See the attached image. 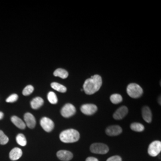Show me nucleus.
<instances>
[{
	"label": "nucleus",
	"mask_w": 161,
	"mask_h": 161,
	"mask_svg": "<svg viewBox=\"0 0 161 161\" xmlns=\"http://www.w3.org/2000/svg\"><path fill=\"white\" fill-rule=\"evenodd\" d=\"M22 156V151L20 148L15 147L10 151L9 153V158L13 161H17Z\"/></svg>",
	"instance_id": "nucleus-13"
},
{
	"label": "nucleus",
	"mask_w": 161,
	"mask_h": 161,
	"mask_svg": "<svg viewBox=\"0 0 161 161\" xmlns=\"http://www.w3.org/2000/svg\"><path fill=\"white\" fill-rule=\"evenodd\" d=\"M18 99V96L16 94H12L10 96H9L7 98L6 102L7 103H13L16 102Z\"/></svg>",
	"instance_id": "nucleus-25"
},
{
	"label": "nucleus",
	"mask_w": 161,
	"mask_h": 161,
	"mask_svg": "<svg viewBox=\"0 0 161 161\" xmlns=\"http://www.w3.org/2000/svg\"><path fill=\"white\" fill-rule=\"evenodd\" d=\"M44 104V100L40 97H36L32 99L31 102V108L33 109H38L40 108Z\"/></svg>",
	"instance_id": "nucleus-15"
},
{
	"label": "nucleus",
	"mask_w": 161,
	"mask_h": 161,
	"mask_svg": "<svg viewBox=\"0 0 161 161\" xmlns=\"http://www.w3.org/2000/svg\"><path fill=\"white\" fill-rule=\"evenodd\" d=\"M106 161H122V159L119 156H113L108 159Z\"/></svg>",
	"instance_id": "nucleus-26"
},
{
	"label": "nucleus",
	"mask_w": 161,
	"mask_h": 161,
	"mask_svg": "<svg viewBox=\"0 0 161 161\" xmlns=\"http://www.w3.org/2000/svg\"><path fill=\"white\" fill-rule=\"evenodd\" d=\"M90 150L96 154H106L109 152V147L103 143H94L90 146Z\"/></svg>",
	"instance_id": "nucleus-4"
},
{
	"label": "nucleus",
	"mask_w": 161,
	"mask_h": 161,
	"mask_svg": "<svg viewBox=\"0 0 161 161\" xmlns=\"http://www.w3.org/2000/svg\"><path fill=\"white\" fill-rule=\"evenodd\" d=\"M11 121L13 124H14L17 128L24 130L26 128V124L20 118L17 117L16 116H13L11 118Z\"/></svg>",
	"instance_id": "nucleus-16"
},
{
	"label": "nucleus",
	"mask_w": 161,
	"mask_h": 161,
	"mask_svg": "<svg viewBox=\"0 0 161 161\" xmlns=\"http://www.w3.org/2000/svg\"><path fill=\"white\" fill-rule=\"evenodd\" d=\"M76 113L75 106L70 103L66 104L61 110V115L64 118H69Z\"/></svg>",
	"instance_id": "nucleus-6"
},
{
	"label": "nucleus",
	"mask_w": 161,
	"mask_h": 161,
	"mask_svg": "<svg viewBox=\"0 0 161 161\" xmlns=\"http://www.w3.org/2000/svg\"><path fill=\"white\" fill-rule=\"evenodd\" d=\"M24 119L27 127L31 129L34 128L36 125V120L34 115L31 113H26L24 115Z\"/></svg>",
	"instance_id": "nucleus-10"
},
{
	"label": "nucleus",
	"mask_w": 161,
	"mask_h": 161,
	"mask_svg": "<svg viewBox=\"0 0 161 161\" xmlns=\"http://www.w3.org/2000/svg\"><path fill=\"white\" fill-rule=\"evenodd\" d=\"M86 161H98L97 159L94 157H88L86 159Z\"/></svg>",
	"instance_id": "nucleus-27"
},
{
	"label": "nucleus",
	"mask_w": 161,
	"mask_h": 161,
	"mask_svg": "<svg viewBox=\"0 0 161 161\" xmlns=\"http://www.w3.org/2000/svg\"><path fill=\"white\" fill-rule=\"evenodd\" d=\"M122 132V130L121 127L119 125L110 126L106 130V133L109 136H116L119 135Z\"/></svg>",
	"instance_id": "nucleus-12"
},
{
	"label": "nucleus",
	"mask_w": 161,
	"mask_h": 161,
	"mask_svg": "<svg viewBox=\"0 0 161 161\" xmlns=\"http://www.w3.org/2000/svg\"><path fill=\"white\" fill-rule=\"evenodd\" d=\"M57 156L61 161H69L73 158V154L68 150H61L58 152Z\"/></svg>",
	"instance_id": "nucleus-9"
},
{
	"label": "nucleus",
	"mask_w": 161,
	"mask_h": 161,
	"mask_svg": "<svg viewBox=\"0 0 161 161\" xmlns=\"http://www.w3.org/2000/svg\"><path fill=\"white\" fill-rule=\"evenodd\" d=\"M34 90V86L31 85H29V86H27L23 89L22 94H23V96H29L32 93Z\"/></svg>",
	"instance_id": "nucleus-23"
},
{
	"label": "nucleus",
	"mask_w": 161,
	"mask_h": 161,
	"mask_svg": "<svg viewBox=\"0 0 161 161\" xmlns=\"http://www.w3.org/2000/svg\"><path fill=\"white\" fill-rule=\"evenodd\" d=\"M97 110L96 105L93 104H85L80 107V111L85 115H92Z\"/></svg>",
	"instance_id": "nucleus-8"
},
{
	"label": "nucleus",
	"mask_w": 161,
	"mask_h": 161,
	"mask_svg": "<svg viewBox=\"0 0 161 161\" xmlns=\"http://www.w3.org/2000/svg\"><path fill=\"white\" fill-rule=\"evenodd\" d=\"M9 139L3 131L0 130V144L4 145L8 142Z\"/></svg>",
	"instance_id": "nucleus-24"
},
{
	"label": "nucleus",
	"mask_w": 161,
	"mask_h": 161,
	"mask_svg": "<svg viewBox=\"0 0 161 161\" xmlns=\"http://www.w3.org/2000/svg\"><path fill=\"white\" fill-rule=\"evenodd\" d=\"M161 151V142L160 141H154L150 144L148 148V153L150 156L155 157L158 155Z\"/></svg>",
	"instance_id": "nucleus-5"
},
{
	"label": "nucleus",
	"mask_w": 161,
	"mask_h": 161,
	"mask_svg": "<svg viewBox=\"0 0 161 161\" xmlns=\"http://www.w3.org/2000/svg\"><path fill=\"white\" fill-rule=\"evenodd\" d=\"M102 86V77L94 75L85 81L83 86V91L88 95H92L98 92Z\"/></svg>",
	"instance_id": "nucleus-1"
},
{
	"label": "nucleus",
	"mask_w": 161,
	"mask_h": 161,
	"mask_svg": "<svg viewBox=\"0 0 161 161\" xmlns=\"http://www.w3.org/2000/svg\"><path fill=\"white\" fill-rule=\"evenodd\" d=\"M51 86L54 90L58 91V92L64 93L67 91V88L66 86L60 84H58V82H52L51 84Z\"/></svg>",
	"instance_id": "nucleus-18"
},
{
	"label": "nucleus",
	"mask_w": 161,
	"mask_h": 161,
	"mask_svg": "<svg viewBox=\"0 0 161 161\" xmlns=\"http://www.w3.org/2000/svg\"><path fill=\"white\" fill-rule=\"evenodd\" d=\"M16 142L17 144L21 146H25L27 144V141L25 136L23 134H19L16 136Z\"/></svg>",
	"instance_id": "nucleus-20"
},
{
	"label": "nucleus",
	"mask_w": 161,
	"mask_h": 161,
	"mask_svg": "<svg viewBox=\"0 0 161 161\" xmlns=\"http://www.w3.org/2000/svg\"><path fill=\"white\" fill-rule=\"evenodd\" d=\"M47 98H48V100L49 101V102L51 104H55L58 103V99L57 96L54 92H48V94L47 95Z\"/></svg>",
	"instance_id": "nucleus-22"
},
{
	"label": "nucleus",
	"mask_w": 161,
	"mask_h": 161,
	"mask_svg": "<svg viewBox=\"0 0 161 161\" xmlns=\"http://www.w3.org/2000/svg\"><path fill=\"white\" fill-rule=\"evenodd\" d=\"M128 112V110L126 106H122L117 110L114 114V118L116 120H120L123 119Z\"/></svg>",
	"instance_id": "nucleus-11"
},
{
	"label": "nucleus",
	"mask_w": 161,
	"mask_h": 161,
	"mask_svg": "<svg viewBox=\"0 0 161 161\" xmlns=\"http://www.w3.org/2000/svg\"><path fill=\"white\" fill-rule=\"evenodd\" d=\"M111 102L114 104H119L122 101V97L120 94H114L110 97Z\"/></svg>",
	"instance_id": "nucleus-21"
},
{
	"label": "nucleus",
	"mask_w": 161,
	"mask_h": 161,
	"mask_svg": "<svg viewBox=\"0 0 161 161\" xmlns=\"http://www.w3.org/2000/svg\"><path fill=\"white\" fill-rule=\"evenodd\" d=\"M127 92L128 96L133 98H137L141 97L143 93L142 88L135 83H131L128 86Z\"/></svg>",
	"instance_id": "nucleus-3"
},
{
	"label": "nucleus",
	"mask_w": 161,
	"mask_h": 161,
	"mask_svg": "<svg viewBox=\"0 0 161 161\" xmlns=\"http://www.w3.org/2000/svg\"><path fill=\"white\" fill-rule=\"evenodd\" d=\"M130 128L132 130L136 132H142L144 130V125L140 123L137 122H134L131 124Z\"/></svg>",
	"instance_id": "nucleus-19"
},
{
	"label": "nucleus",
	"mask_w": 161,
	"mask_h": 161,
	"mask_svg": "<svg viewBox=\"0 0 161 161\" xmlns=\"http://www.w3.org/2000/svg\"><path fill=\"white\" fill-rule=\"evenodd\" d=\"M142 116L144 121L147 123H150L152 119V114L149 108L144 106L142 109Z\"/></svg>",
	"instance_id": "nucleus-14"
},
{
	"label": "nucleus",
	"mask_w": 161,
	"mask_h": 161,
	"mask_svg": "<svg viewBox=\"0 0 161 161\" xmlns=\"http://www.w3.org/2000/svg\"><path fill=\"white\" fill-rule=\"evenodd\" d=\"M4 117V114L2 112H0V120L2 119Z\"/></svg>",
	"instance_id": "nucleus-28"
},
{
	"label": "nucleus",
	"mask_w": 161,
	"mask_h": 161,
	"mask_svg": "<svg viewBox=\"0 0 161 161\" xmlns=\"http://www.w3.org/2000/svg\"><path fill=\"white\" fill-rule=\"evenodd\" d=\"M40 124L43 130L46 132H51L54 127L53 121L47 117H43L41 119Z\"/></svg>",
	"instance_id": "nucleus-7"
},
{
	"label": "nucleus",
	"mask_w": 161,
	"mask_h": 161,
	"mask_svg": "<svg viewBox=\"0 0 161 161\" xmlns=\"http://www.w3.org/2000/svg\"><path fill=\"white\" fill-rule=\"evenodd\" d=\"M54 75L55 76H58L62 79H66L68 77L69 74L68 72L64 69L58 68L54 72Z\"/></svg>",
	"instance_id": "nucleus-17"
},
{
	"label": "nucleus",
	"mask_w": 161,
	"mask_h": 161,
	"mask_svg": "<svg viewBox=\"0 0 161 161\" xmlns=\"http://www.w3.org/2000/svg\"><path fill=\"white\" fill-rule=\"evenodd\" d=\"M80 137V133L74 129L64 130L60 134V140L65 143H72L76 142L79 140Z\"/></svg>",
	"instance_id": "nucleus-2"
}]
</instances>
